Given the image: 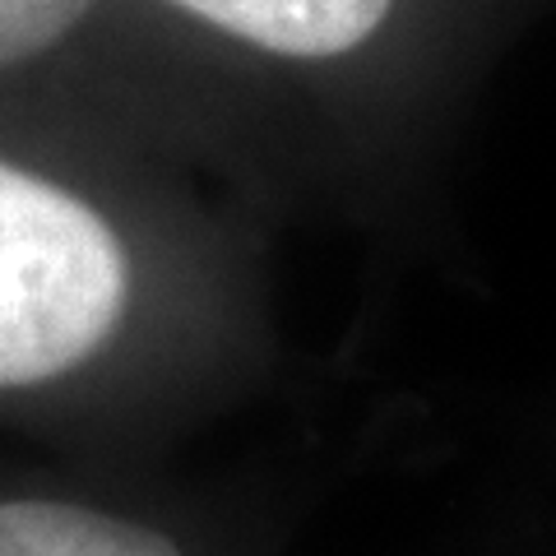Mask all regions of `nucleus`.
I'll return each mask as SVG.
<instances>
[{"label": "nucleus", "mask_w": 556, "mask_h": 556, "mask_svg": "<svg viewBox=\"0 0 556 556\" xmlns=\"http://www.w3.org/2000/svg\"><path fill=\"white\" fill-rule=\"evenodd\" d=\"M126 302L130 260L108 218L38 172L0 163V390L84 367Z\"/></svg>", "instance_id": "f257e3e1"}, {"label": "nucleus", "mask_w": 556, "mask_h": 556, "mask_svg": "<svg viewBox=\"0 0 556 556\" xmlns=\"http://www.w3.org/2000/svg\"><path fill=\"white\" fill-rule=\"evenodd\" d=\"M195 20L274 56H343L386 24L394 0H172Z\"/></svg>", "instance_id": "f03ea898"}, {"label": "nucleus", "mask_w": 556, "mask_h": 556, "mask_svg": "<svg viewBox=\"0 0 556 556\" xmlns=\"http://www.w3.org/2000/svg\"><path fill=\"white\" fill-rule=\"evenodd\" d=\"M0 556H186L181 543L130 515L84 501H0Z\"/></svg>", "instance_id": "7ed1b4c3"}, {"label": "nucleus", "mask_w": 556, "mask_h": 556, "mask_svg": "<svg viewBox=\"0 0 556 556\" xmlns=\"http://www.w3.org/2000/svg\"><path fill=\"white\" fill-rule=\"evenodd\" d=\"M93 0H0V65H20L61 42Z\"/></svg>", "instance_id": "20e7f679"}]
</instances>
